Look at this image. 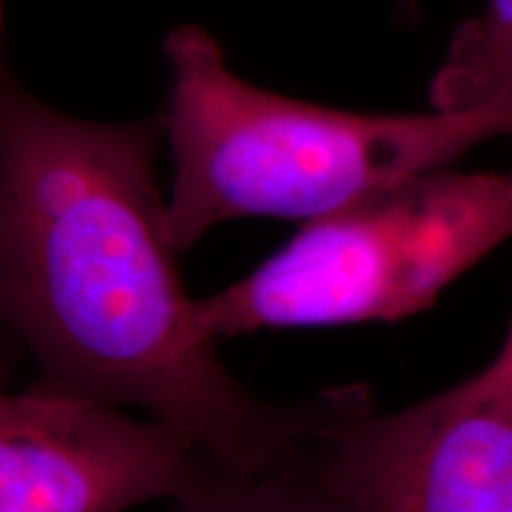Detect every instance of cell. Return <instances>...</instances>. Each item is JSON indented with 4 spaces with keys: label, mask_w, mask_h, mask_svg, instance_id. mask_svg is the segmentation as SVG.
I'll list each match as a JSON object with an SVG mask.
<instances>
[{
    "label": "cell",
    "mask_w": 512,
    "mask_h": 512,
    "mask_svg": "<svg viewBox=\"0 0 512 512\" xmlns=\"http://www.w3.org/2000/svg\"><path fill=\"white\" fill-rule=\"evenodd\" d=\"M162 117L79 119L34 98L0 48V349L36 384L140 408L204 458L297 470L313 406L235 380L202 330L166 233Z\"/></svg>",
    "instance_id": "6da1fadb"
},
{
    "label": "cell",
    "mask_w": 512,
    "mask_h": 512,
    "mask_svg": "<svg viewBox=\"0 0 512 512\" xmlns=\"http://www.w3.org/2000/svg\"><path fill=\"white\" fill-rule=\"evenodd\" d=\"M162 117L174 155L166 233L176 254L235 219L313 221L406 178L448 169L512 136V102L427 114H368L240 79L216 38L183 24L164 38Z\"/></svg>",
    "instance_id": "7a4b0ae2"
},
{
    "label": "cell",
    "mask_w": 512,
    "mask_h": 512,
    "mask_svg": "<svg viewBox=\"0 0 512 512\" xmlns=\"http://www.w3.org/2000/svg\"><path fill=\"white\" fill-rule=\"evenodd\" d=\"M510 238L512 171H430L306 221L245 278L197 299V318L211 339L392 323L432 309Z\"/></svg>",
    "instance_id": "3957f363"
},
{
    "label": "cell",
    "mask_w": 512,
    "mask_h": 512,
    "mask_svg": "<svg viewBox=\"0 0 512 512\" xmlns=\"http://www.w3.org/2000/svg\"><path fill=\"white\" fill-rule=\"evenodd\" d=\"M302 465L361 512H512V316L479 373L401 411L320 392Z\"/></svg>",
    "instance_id": "277c9868"
},
{
    "label": "cell",
    "mask_w": 512,
    "mask_h": 512,
    "mask_svg": "<svg viewBox=\"0 0 512 512\" xmlns=\"http://www.w3.org/2000/svg\"><path fill=\"white\" fill-rule=\"evenodd\" d=\"M200 458L155 418L41 384L19 394L0 387V512H128L176 501Z\"/></svg>",
    "instance_id": "5b68a950"
},
{
    "label": "cell",
    "mask_w": 512,
    "mask_h": 512,
    "mask_svg": "<svg viewBox=\"0 0 512 512\" xmlns=\"http://www.w3.org/2000/svg\"><path fill=\"white\" fill-rule=\"evenodd\" d=\"M434 110L458 112L512 102V0H486L460 24L430 86Z\"/></svg>",
    "instance_id": "8992f818"
},
{
    "label": "cell",
    "mask_w": 512,
    "mask_h": 512,
    "mask_svg": "<svg viewBox=\"0 0 512 512\" xmlns=\"http://www.w3.org/2000/svg\"><path fill=\"white\" fill-rule=\"evenodd\" d=\"M176 505L181 512H361L302 470L240 472L204 456Z\"/></svg>",
    "instance_id": "52a82bcc"
},
{
    "label": "cell",
    "mask_w": 512,
    "mask_h": 512,
    "mask_svg": "<svg viewBox=\"0 0 512 512\" xmlns=\"http://www.w3.org/2000/svg\"><path fill=\"white\" fill-rule=\"evenodd\" d=\"M5 46V0H0V48Z\"/></svg>",
    "instance_id": "ba28073f"
}]
</instances>
